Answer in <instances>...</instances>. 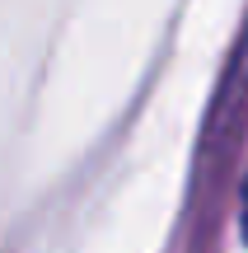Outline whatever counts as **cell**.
<instances>
[{"instance_id":"obj_1","label":"cell","mask_w":248,"mask_h":253,"mask_svg":"<svg viewBox=\"0 0 248 253\" xmlns=\"http://www.w3.org/2000/svg\"><path fill=\"white\" fill-rule=\"evenodd\" d=\"M239 230L248 239V173H244V188H239Z\"/></svg>"}]
</instances>
